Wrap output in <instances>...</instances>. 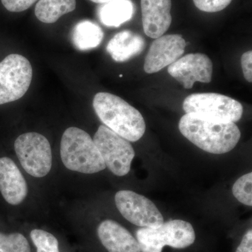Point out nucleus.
<instances>
[{"label":"nucleus","instance_id":"f257e3e1","mask_svg":"<svg viewBox=\"0 0 252 252\" xmlns=\"http://www.w3.org/2000/svg\"><path fill=\"white\" fill-rule=\"evenodd\" d=\"M179 129L182 135L205 152L214 154L228 153L240 139L235 123L212 122L194 114L181 118Z\"/></svg>","mask_w":252,"mask_h":252},{"label":"nucleus","instance_id":"f03ea898","mask_svg":"<svg viewBox=\"0 0 252 252\" xmlns=\"http://www.w3.org/2000/svg\"><path fill=\"white\" fill-rule=\"evenodd\" d=\"M93 106L104 125L126 140L137 142L144 135L146 124L142 114L119 96L98 93Z\"/></svg>","mask_w":252,"mask_h":252},{"label":"nucleus","instance_id":"7ed1b4c3","mask_svg":"<svg viewBox=\"0 0 252 252\" xmlns=\"http://www.w3.org/2000/svg\"><path fill=\"white\" fill-rule=\"evenodd\" d=\"M61 157L64 166L72 171L94 174L106 168L94 140L86 131L78 127H69L63 133Z\"/></svg>","mask_w":252,"mask_h":252},{"label":"nucleus","instance_id":"20e7f679","mask_svg":"<svg viewBox=\"0 0 252 252\" xmlns=\"http://www.w3.org/2000/svg\"><path fill=\"white\" fill-rule=\"evenodd\" d=\"M141 252H162L164 247L185 249L194 243L192 225L180 220H170L156 228L142 227L136 232Z\"/></svg>","mask_w":252,"mask_h":252},{"label":"nucleus","instance_id":"39448f33","mask_svg":"<svg viewBox=\"0 0 252 252\" xmlns=\"http://www.w3.org/2000/svg\"><path fill=\"white\" fill-rule=\"evenodd\" d=\"M183 109L187 114L220 123L238 122L243 114V105L238 100L214 93L190 94L184 101Z\"/></svg>","mask_w":252,"mask_h":252},{"label":"nucleus","instance_id":"423d86ee","mask_svg":"<svg viewBox=\"0 0 252 252\" xmlns=\"http://www.w3.org/2000/svg\"><path fill=\"white\" fill-rule=\"evenodd\" d=\"M14 150L21 166L32 177H45L52 167V152L49 140L37 132L18 136Z\"/></svg>","mask_w":252,"mask_h":252},{"label":"nucleus","instance_id":"0eeeda50","mask_svg":"<svg viewBox=\"0 0 252 252\" xmlns=\"http://www.w3.org/2000/svg\"><path fill=\"white\" fill-rule=\"evenodd\" d=\"M32 67L26 57L11 54L0 62V104L21 99L32 79Z\"/></svg>","mask_w":252,"mask_h":252},{"label":"nucleus","instance_id":"6e6552de","mask_svg":"<svg viewBox=\"0 0 252 252\" xmlns=\"http://www.w3.org/2000/svg\"><path fill=\"white\" fill-rule=\"evenodd\" d=\"M93 140L106 167L114 175L122 177L130 172L135 153L129 141L104 125L99 126Z\"/></svg>","mask_w":252,"mask_h":252},{"label":"nucleus","instance_id":"1a4fd4ad","mask_svg":"<svg viewBox=\"0 0 252 252\" xmlns=\"http://www.w3.org/2000/svg\"><path fill=\"white\" fill-rule=\"evenodd\" d=\"M115 203L122 216L132 224L156 228L164 223L163 217L153 202L132 190H120Z\"/></svg>","mask_w":252,"mask_h":252},{"label":"nucleus","instance_id":"9d476101","mask_svg":"<svg viewBox=\"0 0 252 252\" xmlns=\"http://www.w3.org/2000/svg\"><path fill=\"white\" fill-rule=\"evenodd\" d=\"M167 72L185 89H191L196 81L204 84L211 82L213 64L207 55L190 54L170 64Z\"/></svg>","mask_w":252,"mask_h":252},{"label":"nucleus","instance_id":"9b49d317","mask_svg":"<svg viewBox=\"0 0 252 252\" xmlns=\"http://www.w3.org/2000/svg\"><path fill=\"white\" fill-rule=\"evenodd\" d=\"M187 43L180 34H167L152 42L144 61V69L154 74L175 63L185 53Z\"/></svg>","mask_w":252,"mask_h":252},{"label":"nucleus","instance_id":"f8f14e48","mask_svg":"<svg viewBox=\"0 0 252 252\" xmlns=\"http://www.w3.org/2000/svg\"><path fill=\"white\" fill-rule=\"evenodd\" d=\"M28 185L12 159L0 157V193L11 205H18L27 196Z\"/></svg>","mask_w":252,"mask_h":252},{"label":"nucleus","instance_id":"ddd939ff","mask_svg":"<svg viewBox=\"0 0 252 252\" xmlns=\"http://www.w3.org/2000/svg\"><path fill=\"white\" fill-rule=\"evenodd\" d=\"M141 8L146 35L152 39L163 35L172 23L171 0H141Z\"/></svg>","mask_w":252,"mask_h":252},{"label":"nucleus","instance_id":"4468645a","mask_svg":"<svg viewBox=\"0 0 252 252\" xmlns=\"http://www.w3.org/2000/svg\"><path fill=\"white\" fill-rule=\"evenodd\" d=\"M97 235L109 252H141L137 240L115 220L102 221L97 228Z\"/></svg>","mask_w":252,"mask_h":252},{"label":"nucleus","instance_id":"2eb2a0df","mask_svg":"<svg viewBox=\"0 0 252 252\" xmlns=\"http://www.w3.org/2000/svg\"><path fill=\"white\" fill-rule=\"evenodd\" d=\"M145 40L130 31L117 33L109 41L107 51L116 62H126L138 56L145 48Z\"/></svg>","mask_w":252,"mask_h":252},{"label":"nucleus","instance_id":"dca6fc26","mask_svg":"<svg viewBox=\"0 0 252 252\" xmlns=\"http://www.w3.org/2000/svg\"><path fill=\"white\" fill-rule=\"evenodd\" d=\"M133 12L130 0H111L100 6L98 16L104 26L117 28L130 20Z\"/></svg>","mask_w":252,"mask_h":252},{"label":"nucleus","instance_id":"f3484780","mask_svg":"<svg viewBox=\"0 0 252 252\" xmlns=\"http://www.w3.org/2000/svg\"><path fill=\"white\" fill-rule=\"evenodd\" d=\"M104 37V32L98 25L90 21L78 23L72 34L74 46L80 51H87L97 47Z\"/></svg>","mask_w":252,"mask_h":252},{"label":"nucleus","instance_id":"a211bd4d","mask_svg":"<svg viewBox=\"0 0 252 252\" xmlns=\"http://www.w3.org/2000/svg\"><path fill=\"white\" fill-rule=\"evenodd\" d=\"M76 4V0H39L34 13L41 22L54 23L63 15L74 11Z\"/></svg>","mask_w":252,"mask_h":252},{"label":"nucleus","instance_id":"6ab92c4d","mask_svg":"<svg viewBox=\"0 0 252 252\" xmlns=\"http://www.w3.org/2000/svg\"><path fill=\"white\" fill-rule=\"evenodd\" d=\"M0 252H31L27 239L19 233L0 232Z\"/></svg>","mask_w":252,"mask_h":252},{"label":"nucleus","instance_id":"aec40b11","mask_svg":"<svg viewBox=\"0 0 252 252\" xmlns=\"http://www.w3.org/2000/svg\"><path fill=\"white\" fill-rule=\"evenodd\" d=\"M31 237L36 252H59V241L54 235L44 230H32Z\"/></svg>","mask_w":252,"mask_h":252},{"label":"nucleus","instance_id":"412c9836","mask_svg":"<svg viewBox=\"0 0 252 252\" xmlns=\"http://www.w3.org/2000/svg\"><path fill=\"white\" fill-rule=\"evenodd\" d=\"M252 173L242 176L235 182L233 187V193L235 198L244 205H252Z\"/></svg>","mask_w":252,"mask_h":252},{"label":"nucleus","instance_id":"4be33fe9","mask_svg":"<svg viewBox=\"0 0 252 252\" xmlns=\"http://www.w3.org/2000/svg\"><path fill=\"white\" fill-rule=\"evenodd\" d=\"M232 0H193L199 10L205 12L215 13L225 9Z\"/></svg>","mask_w":252,"mask_h":252},{"label":"nucleus","instance_id":"5701e85b","mask_svg":"<svg viewBox=\"0 0 252 252\" xmlns=\"http://www.w3.org/2000/svg\"><path fill=\"white\" fill-rule=\"evenodd\" d=\"M3 6L11 12H22L29 9L37 0H1Z\"/></svg>","mask_w":252,"mask_h":252},{"label":"nucleus","instance_id":"b1692460","mask_svg":"<svg viewBox=\"0 0 252 252\" xmlns=\"http://www.w3.org/2000/svg\"><path fill=\"white\" fill-rule=\"evenodd\" d=\"M252 51L245 52L241 57V66L243 69L244 77L248 82H252Z\"/></svg>","mask_w":252,"mask_h":252},{"label":"nucleus","instance_id":"393cba45","mask_svg":"<svg viewBox=\"0 0 252 252\" xmlns=\"http://www.w3.org/2000/svg\"><path fill=\"white\" fill-rule=\"evenodd\" d=\"M236 252H252V230H249L244 235Z\"/></svg>","mask_w":252,"mask_h":252},{"label":"nucleus","instance_id":"a878e982","mask_svg":"<svg viewBox=\"0 0 252 252\" xmlns=\"http://www.w3.org/2000/svg\"><path fill=\"white\" fill-rule=\"evenodd\" d=\"M93 2L97 3V4H104V3L108 2L111 0H91Z\"/></svg>","mask_w":252,"mask_h":252}]
</instances>
